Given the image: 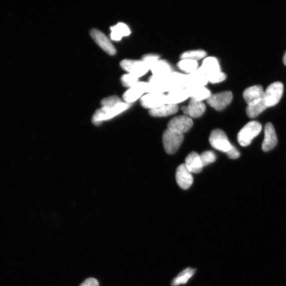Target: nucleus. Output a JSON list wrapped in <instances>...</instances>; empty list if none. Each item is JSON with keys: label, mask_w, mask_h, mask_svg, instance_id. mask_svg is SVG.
I'll use <instances>...</instances> for the list:
<instances>
[{"label": "nucleus", "mask_w": 286, "mask_h": 286, "mask_svg": "<svg viewBox=\"0 0 286 286\" xmlns=\"http://www.w3.org/2000/svg\"><path fill=\"white\" fill-rule=\"evenodd\" d=\"M130 106V104L121 102L113 106L102 107L94 114L92 122L97 125L103 121L110 119L126 111Z\"/></svg>", "instance_id": "f257e3e1"}, {"label": "nucleus", "mask_w": 286, "mask_h": 286, "mask_svg": "<svg viewBox=\"0 0 286 286\" xmlns=\"http://www.w3.org/2000/svg\"><path fill=\"white\" fill-rule=\"evenodd\" d=\"M261 129L260 122L256 121L248 122L238 133V143L243 147L249 146L252 140L259 134Z\"/></svg>", "instance_id": "f03ea898"}, {"label": "nucleus", "mask_w": 286, "mask_h": 286, "mask_svg": "<svg viewBox=\"0 0 286 286\" xmlns=\"http://www.w3.org/2000/svg\"><path fill=\"white\" fill-rule=\"evenodd\" d=\"M183 134L167 129L162 136L165 150L168 154L173 155L178 150L184 140Z\"/></svg>", "instance_id": "7ed1b4c3"}, {"label": "nucleus", "mask_w": 286, "mask_h": 286, "mask_svg": "<svg viewBox=\"0 0 286 286\" xmlns=\"http://www.w3.org/2000/svg\"><path fill=\"white\" fill-rule=\"evenodd\" d=\"M283 92V85L275 82L269 85L264 92L263 100L268 107H272L280 100Z\"/></svg>", "instance_id": "20e7f679"}, {"label": "nucleus", "mask_w": 286, "mask_h": 286, "mask_svg": "<svg viewBox=\"0 0 286 286\" xmlns=\"http://www.w3.org/2000/svg\"><path fill=\"white\" fill-rule=\"evenodd\" d=\"M209 142L213 148L226 154L233 146L229 141L226 133L218 129L212 131L209 136Z\"/></svg>", "instance_id": "39448f33"}, {"label": "nucleus", "mask_w": 286, "mask_h": 286, "mask_svg": "<svg viewBox=\"0 0 286 286\" xmlns=\"http://www.w3.org/2000/svg\"><path fill=\"white\" fill-rule=\"evenodd\" d=\"M233 99V94L231 91H224L211 95L207 100L208 104L217 111L225 109Z\"/></svg>", "instance_id": "423d86ee"}, {"label": "nucleus", "mask_w": 286, "mask_h": 286, "mask_svg": "<svg viewBox=\"0 0 286 286\" xmlns=\"http://www.w3.org/2000/svg\"><path fill=\"white\" fill-rule=\"evenodd\" d=\"M121 68L137 78L146 74L150 70L149 66L143 61L124 60L120 63Z\"/></svg>", "instance_id": "0eeeda50"}, {"label": "nucleus", "mask_w": 286, "mask_h": 286, "mask_svg": "<svg viewBox=\"0 0 286 286\" xmlns=\"http://www.w3.org/2000/svg\"><path fill=\"white\" fill-rule=\"evenodd\" d=\"M140 103L143 107L155 109L167 104L166 95L162 93H149L141 97Z\"/></svg>", "instance_id": "6e6552de"}, {"label": "nucleus", "mask_w": 286, "mask_h": 286, "mask_svg": "<svg viewBox=\"0 0 286 286\" xmlns=\"http://www.w3.org/2000/svg\"><path fill=\"white\" fill-rule=\"evenodd\" d=\"M193 126V121L187 116H180L171 119L168 125V129L183 134Z\"/></svg>", "instance_id": "1a4fd4ad"}, {"label": "nucleus", "mask_w": 286, "mask_h": 286, "mask_svg": "<svg viewBox=\"0 0 286 286\" xmlns=\"http://www.w3.org/2000/svg\"><path fill=\"white\" fill-rule=\"evenodd\" d=\"M148 82H138L123 94V99L125 102L130 104L141 98L145 93H148Z\"/></svg>", "instance_id": "9d476101"}, {"label": "nucleus", "mask_w": 286, "mask_h": 286, "mask_svg": "<svg viewBox=\"0 0 286 286\" xmlns=\"http://www.w3.org/2000/svg\"><path fill=\"white\" fill-rule=\"evenodd\" d=\"M92 39L104 51L110 55L116 54V51L108 37L97 30H92L90 32Z\"/></svg>", "instance_id": "9b49d317"}, {"label": "nucleus", "mask_w": 286, "mask_h": 286, "mask_svg": "<svg viewBox=\"0 0 286 286\" xmlns=\"http://www.w3.org/2000/svg\"><path fill=\"white\" fill-rule=\"evenodd\" d=\"M176 178L178 186L184 190L189 189L193 184L194 178L192 173L187 169L185 164L178 167Z\"/></svg>", "instance_id": "f8f14e48"}, {"label": "nucleus", "mask_w": 286, "mask_h": 286, "mask_svg": "<svg viewBox=\"0 0 286 286\" xmlns=\"http://www.w3.org/2000/svg\"><path fill=\"white\" fill-rule=\"evenodd\" d=\"M277 144V137L271 122L266 124L264 129V139L262 142V149L265 152H269L275 148Z\"/></svg>", "instance_id": "ddd939ff"}, {"label": "nucleus", "mask_w": 286, "mask_h": 286, "mask_svg": "<svg viewBox=\"0 0 286 286\" xmlns=\"http://www.w3.org/2000/svg\"><path fill=\"white\" fill-rule=\"evenodd\" d=\"M205 104L202 101L191 99L187 106L181 108L183 112L192 118L201 117L206 111Z\"/></svg>", "instance_id": "4468645a"}, {"label": "nucleus", "mask_w": 286, "mask_h": 286, "mask_svg": "<svg viewBox=\"0 0 286 286\" xmlns=\"http://www.w3.org/2000/svg\"><path fill=\"white\" fill-rule=\"evenodd\" d=\"M264 90L261 85H254L247 88L243 92V98L248 105L255 103L262 100Z\"/></svg>", "instance_id": "2eb2a0df"}, {"label": "nucleus", "mask_w": 286, "mask_h": 286, "mask_svg": "<svg viewBox=\"0 0 286 286\" xmlns=\"http://www.w3.org/2000/svg\"><path fill=\"white\" fill-rule=\"evenodd\" d=\"M208 82L206 75L199 68L195 72L187 75V88L205 87Z\"/></svg>", "instance_id": "dca6fc26"}, {"label": "nucleus", "mask_w": 286, "mask_h": 286, "mask_svg": "<svg viewBox=\"0 0 286 286\" xmlns=\"http://www.w3.org/2000/svg\"><path fill=\"white\" fill-rule=\"evenodd\" d=\"M185 165L192 174L201 173L204 167L200 156L195 152L190 153L187 157Z\"/></svg>", "instance_id": "f3484780"}, {"label": "nucleus", "mask_w": 286, "mask_h": 286, "mask_svg": "<svg viewBox=\"0 0 286 286\" xmlns=\"http://www.w3.org/2000/svg\"><path fill=\"white\" fill-rule=\"evenodd\" d=\"M207 76V78L218 72H221L220 65L214 57H208L204 60L200 68Z\"/></svg>", "instance_id": "a211bd4d"}, {"label": "nucleus", "mask_w": 286, "mask_h": 286, "mask_svg": "<svg viewBox=\"0 0 286 286\" xmlns=\"http://www.w3.org/2000/svg\"><path fill=\"white\" fill-rule=\"evenodd\" d=\"M153 75L158 77H166L173 72L170 64L164 60H159L150 68Z\"/></svg>", "instance_id": "6ab92c4d"}, {"label": "nucleus", "mask_w": 286, "mask_h": 286, "mask_svg": "<svg viewBox=\"0 0 286 286\" xmlns=\"http://www.w3.org/2000/svg\"><path fill=\"white\" fill-rule=\"evenodd\" d=\"M188 92L189 97L191 99H194L198 101H203L208 100L211 96L212 94L205 87H196L186 88Z\"/></svg>", "instance_id": "aec40b11"}, {"label": "nucleus", "mask_w": 286, "mask_h": 286, "mask_svg": "<svg viewBox=\"0 0 286 286\" xmlns=\"http://www.w3.org/2000/svg\"><path fill=\"white\" fill-rule=\"evenodd\" d=\"M188 98L189 95L186 88L175 89L169 92L166 95L167 104L177 105Z\"/></svg>", "instance_id": "412c9836"}, {"label": "nucleus", "mask_w": 286, "mask_h": 286, "mask_svg": "<svg viewBox=\"0 0 286 286\" xmlns=\"http://www.w3.org/2000/svg\"><path fill=\"white\" fill-rule=\"evenodd\" d=\"M178 105L166 104L158 108L150 110L151 116L156 117H167L178 111Z\"/></svg>", "instance_id": "4be33fe9"}, {"label": "nucleus", "mask_w": 286, "mask_h": 286, "mask_svg": "<svg viewBox=\"0 0 286 286\" xmlns=\"http://www.w3.org/2000/svg\"><path fill=\"white\" fill-rule=\"evenodd\" d=\"M111 39L114 41H119L123 37L128 36L130 34L129 27L125 24L118 23L110 28Z\"/></svg>", "instance_id": "5701e85b"}, {"label": "nucleus", "mask_w": 286, "mask_h": 286, "mask_svg": "<svg viewBox=\"0 0 286 286\" xmlns=\"http://www.w3.org/2000/svg\"><path fill=\"white\" fill-rule=\"evenodd\" d=\"M268 108L262 99L255 103L248 105L246 108L247 115L251 118H255Z\"/></svg>", "instance_id": "b1692460"}, {"label": "nucleus", "mask_w": 286, "mask_h": 286, "mask_svg": "<svg viewBox=\"0 0 286 286\" xmlns=\"http://www.w3.org/2000/svg\"><path fill=\"white\" fill-rule=\"evenodd\" d=\"M195 269L188 268L183 271L181 272L177 276V278L174 279L171 282V285L173 286H177L181 284H185L188 282L190 278L195 273Z\"/></svg>", "instance_id": "393cba45"}, {"label": "nucleus", "mask_w": 286, "mask_h": 286, "mask_svg": "<svg viewBox=\"0 0 286 286\" xmlns=\"http://www.w3.org/2000/svg\"><path fill=\"white\" fill-rule=\"evenodd\" d=\"M179 69L186 73H192L198 69L197 61L188 59H184L180 61L178 64Z\"/></svg>", "instance_id": "a878e982"}, {"label": "nucleus", "mask_w": 286, "mask_h": 286, "mask_svg": "<svg viewBox=\"0 0 286 286\" xmlns=\"http://www.w3.org/2000/svg\"><path fill=\"white\" fill-rule=\"evenodd\" d=\"M206 53L203 50H194L187 51L181 56L182 60L188 59L197 61L204 59L206 56Z\"/></svg>", "instance_id": "bb28decb"}, {"label": "nucleus", "mask_w": 286, "mask_h": 286, "mask_svg": "<svg viewBox=\"0 0 286 286\" xmlns=\"http://www.w3.org/2000/svg\"><path fill=\"white\" fill-rule=\"evenodd\" d=\"M121 80L123 86L130 88L138 82V78L135 75L128 73L122 75Z\"/></svg>", "instance_id": "cd10ccee"}, {"label": "nucleus", "mask_w": 286, "mask_h": 286, "mask_svg": "<svg viewBox=\"0 0 286 286\" xmlns=\"http://www.w3.org/2000/svg\"><path fill=\"white\" fill-rule=\"evenodd\" d=\"M200 158L201 159L203 167L213 163L216 159L214 153L211 151L204 152L200 156Z\"/></svg>", "instance_id": "c85d7f7f"}, {"label": "nucleus", "mask_w": 286, "mask_h": 286, "mask_svg": "<svg viewBox=\"0 0 286 286\" xmlns=\"http://www.w3.org/2000/svg\"><path fill=\"white\" fill-rule=\"evenodd\" d=\"M226 78V75L222 71L218 72L207 78L208 82L212 83H218L224 81Z\"/></svg>", "instance_id": "c756f323"}, {"label": "nucleus", "mask_w": 286, "mask_h": 286, "mask_svg": "<svg viewBox=\"0 0 286 286\" xmlns=\"http://www.w3.org/2000/svg\"><path fill=\"white\" fill-rule=\"evenodd\" d=\"M121 102V100L118 97L116 96V95H113V96H111L103 99L101 101V103L102 107H103L107 106H113V105L117 104Z\"/></svg>", "instance_id": "7c9ffc66"}, {"label": "nucleus", "mask_w": 286, "mask_h": 286, "mask_svg": "<svg viewBox=\"0 0 286 286\" xmlns=\"http://www.w3.org/2000/svg\"><path fill=\"white\" fill-rule=\"evenodd\" d=\"M160 59L159 56L156 54H147L142 57V61H144L150 69V66Z\"/></svg>", "instance_id": "2f4dec72"}, {"label": "nucleus", "mask_w": 286, "mask_h": 286, "mask_svg": "<svg viewBox=\"0 0 286 286\" xmlns=\"http://www.w3.org/2000/svg\"><path fill=\"white\" fill-rule=\"evenodd\" d=\"M227 155L231 159H236L240 157V152L233 146L232 148L226 153Z\"/></svg>", "instance_id": "473e14b6"}, {"label": "nucleus", "mask_w": 286, "mask_h": 286, "mask_svg": "<svg viewBox=\"0 0 286 286\" xmlns=\"http://www.w3.org/2000/svg\"><path fill=\"white\" fill-rule=\"evenodd\" d=\"M80 286H99V283L96 279L90 278L86 279Z\"/></svg>", "instance_id": "72a5a7b5"}, {"label": "nucleus", "mask_w": 286, "mask_h": 286, "mask_svg": "<svg viewBox=\"0 0 286 286\" xmlns=\"http://www.w3.org/2000/svg\"><path fill=\"white\" fill-rule=\"evenodd\" d=\"M283 62L285 65H286V51L283 55Z\"/></svg>", "instance_id": "f704fd0d"}]
</instances>
